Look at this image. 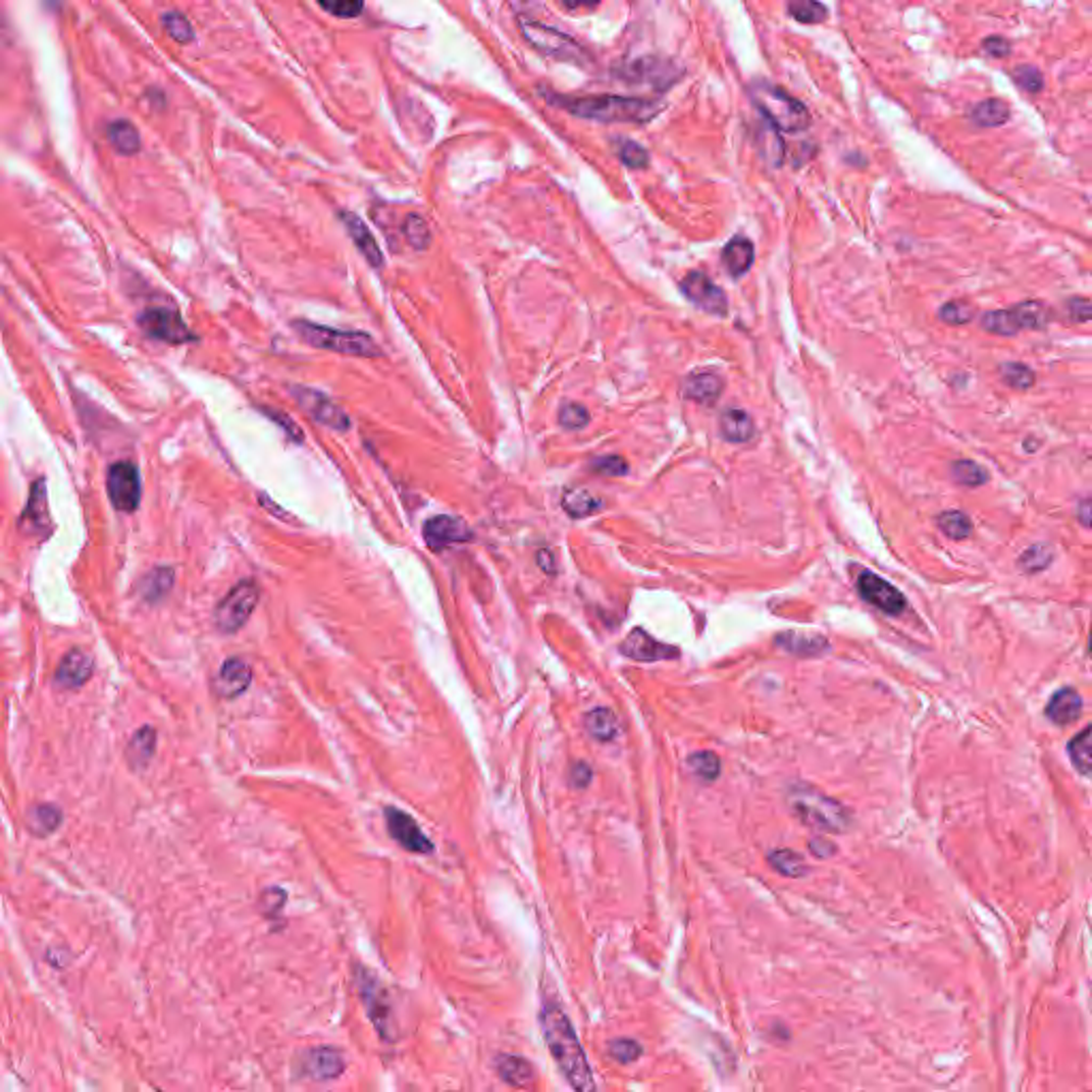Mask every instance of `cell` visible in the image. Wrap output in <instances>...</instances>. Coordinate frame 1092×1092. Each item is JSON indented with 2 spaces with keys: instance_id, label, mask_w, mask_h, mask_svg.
Segmentation results:
<instances>
[{
  "instance_id": "19",
  "label": "cell",
  "mask_w": 1092,
  "mask_h": 1092,
  "mask_svg": "<svg viewBox=\"0 0 1092 1092\" xmlns=\"http://www.w3.org/2000/svg\"><path fill=\"white\" fill-rule=\"evenodd\" d=\"M723 387H726V383L715 372H692L681 383V395L685 399L701 403V406H713V403L719 401Z\"/></svg>"
},
{
  "instance_id": "7",
  "label": "cell",
  "mask_w": 1092,
  "mask_h": 1092,
  "mask_svg": "<svg viewBox=\"0 0 1092 1092\" xmlns=\"http://www.w3.org/2000/svg\"><path fill=\"white\" fill-rule=\"evenodd\" d=\"M519 26L525 41L532 47H536L540 54L557 60H566V63H583L585 60V49L566 32L555 30L546 26V24L532 22V20H521Z\"/></svg>"
},
{
  "instance_id": "29",
  "label": "cell",
  "mask_w": 1092,
  "mask_h": 1092,
  "mask_svg": "<svg viewBox=\"0 0 1092 1092\" xmlns=\"http://www.w3.org/2000/svg\"><path fill=\"white\" fill-rule=\"evenodd\" d=\"M156 752V730L152 726H143L132 734V739L127 747V759L130 768L143 770Z\"/></svg>"
},
{
  "instance_id": "22",
  "label": "cell",
  "mask_w": 1092,
  "mask_h": 1092,
  "mask_svg": "<svg viewBox=\"0 0 1092 1092\" xmlns=\"http://www.w3.org/2000/svg\"><path fill=\"white\" fill-rule=\"evenodd\" d=\"M339 218H341V225H343V229H346L350 239L354 241V245H357V250L363 254V259L376 269L383 267L385 265V254H383V250H380L374 233L367 229L363 220L352 212H339Z\"/></svg>"
},
{
  "instance_id": "45",
  "label": "cell",
  "mask_w": 1092,
  "mask_h": 1092,
  "mask_svg": "<svg viewBox=\"0 0 1092 1092\" xmlns=\"http://www.w3.org/2000/svg\"><path fill=\"white\" fill-rule=\"evenodd\" d=\"M655 65H657V63H655L653 58H643V60H638V63H634V65H630V67H625V71H621L619 76L625 78V79H630V81H651V83H657V78H655V76H666L668 69H661V67H655Z\"/></svg>"
},
{
  "instance_id": "15",
  "label": "cell",
  "mask_w": 1092,
  "mask_h": 1092,
  "mask_svg": "<svg viewBox=\"0 0 1092 1092\" xmlns=\"http://www.w3.org/2000/svg\"><path fill=\"white\" fill-rule=\"evenodd\" d=\"M385 819H387L389 834L406 852H412V854H432L434 852V843L429 841V837L421 830V826L416 824L414 817L408 815L406 811H399V808H395V806H387L385 808Z\"/></svg>"
},
{
  "instance_id": "42",
  "label": "cell",
  "mask_w": 1092,
  "mask_h": 1092,
  "mask_svg": "<svg viewBox=\"0 0 1092 1092\" xmlns=\"http://www.w3.org/2000/svg\"><path fill=\"white\" fill-rule=\"evenodd\" d=\"M1054 559V550L1048 545H1035L1026 548L1024 553L1017 559V568L1028 572V574H1037L1041 570H1046Z\"/></svg>"
},
{
  "instance_id": "62",
  "label": "cell",
  "mask_w": 1092,
  "mask_h": 1092,
  "mask_svg": "<svg viewBox=\"0 0 1092 1092\" xmlns=\"http://www.w3.org/2000/svg\"><path fill=\"white\" fill-rule=\"evenodd\" d=\"M1088 510H1090V504H1088V499H1084V501H1082V510H1079V512H1082V523H1084V525L1090 523V514H1088Z\"/></svg>"
},
{
  "instance_id": "26",
  "label": "cell",
  "mask_w": 1092,
  "mask_h": 1092,
  "mask_svg": "<svg viewBox=\"0 0 1092 1092\" xmlns=\"http://www.w3.org/2000/svg\"><path fill=\"white\" fill-rule=\"evenodd\" d=\"M561 506H563V510H566L568 517L587 519V517H592V514L602 510L604 501L599 499L598 495H594L592 491L581 489V487H572V489L566 491V494H563Z\"/></svg>"
},
{
  "instance_id": "39",
  "label": "cell",
  "mask_w": 1092,
  "mask_h": 1092,
  "mask_svg": "<svg viewBox=\"0 0 1092 1092\" xmlns=\"http://www.w3.org/2000/svg\"><path fill=\"white\" fill-rule=\"evenodd\" d=\"M952 478L964 487H979V485H986L990 476L986 468H981L979 463L971 459H961L952 463Z\"/></svg>"
},
{
  "instance_id": "1",
  "label": "cell",
  "mask_w": 1092,
  "mask_h": 1092,
  "mask_svg": "<svg viewBox=\"0 0 1092 1092\" xmlns=\"http://www.w3.org/2000/svg\"><path fill=\"white\" fill-rule=\"evenodd\" d=\"M538 1020L550 1057H553L555 1065L559 1066L561 1075L566 1077V1082L576 1092H596L598 1086L594 1069L587 1061V1054L566 1012L557 1003H545Z\"/></svg>"
},
{
  "instance_id": "33",
  "label": "cell",
  "mask_w": 1092,
  "mask_h": 1092,
  "mask_svg": "<svg viewBox=\"0 0 1092 1092\" xmlns=\"http://www.w3.org/2000/svg\"><path fill=\"white\" fill-rule=\"evenodd\" d=\"M107 134H109V141H112V145L116 147L120 154L132 156V154L139 152V147H141L139 132H137V129L130 125V122H127V120L112 122V125H109V129H107Z\"/></svg>"
},
{
  "instance_id": "21",
  "label": "cell",
  "mask_w": 1092,
  "mask_h": 1092,
  "mask_svg": "<svg viewBox=\"0 0 1092 1092\" xmlns=\"http://www.w3.org/2000/svg\"><path fill=\"white\" fill-rule=\"evenodd\" d=\"M20 530L28 536H41L45 538L52 532V519L47 512V497H45V483L36 481L30 489L28 506L20 517Z\"/></svg>"
},
{
  "instance_id": "41",
  "label": "cell",
  "mask_w": 1092,
  "mask_h": 1092,
  "mask_svg": "<svg viewBox=\"0 0 1092 1092\" xmlns=\"http://www.w3.org/2000/svg\"><path fill=\"white\" fill-rule=\"evenodd\" d=\"M937 523L941 527V532L950 536V538H954V540H964V538L971 536V532H973L971 521H968L966 514L961 512V510H948V512L939 514Z\"/></svg>"
},
{
  "instance_id": "20",
  "label": "cell",
  "mask_w": 1092,
  "mask_h": 1092,
  "mask_svg": "<svg viewBox=\"0 0 1092 1092\" xmlns=\"http://www.w3.org/2000/svg\"><path fill=\"white\" fill-rule=\"evenodd\" d=\"M252 683V668L239 657H229L214 679V690L220 698H237Z\"/></svg>"
},
{
  "instance_id": "18",
  "label": "cell",
  "mask_w": 1092,
  "mask_h": 1092,
  "mask_svg": "<svg viewBox=\"0 0 1092 1092\" xmlns=\"http://www.w3.org/2000/svg\"><path fill=\"white\" fill-rule=\"evenodd\" d=\"M94 659L81 649H71L56 668V685L63 690H79V687L92 677Z\"/></svg>"
},
{
  "instance_id": "35",
  "label": "cell",
  "mask_w": 1092,
  "mask_h": 1092,
  "mask_svg": "<svg viewBox=\"0 0 1092 1092\" xmlns=\"http://www.w3.org/2000/svg\"><path fill=\"white\" fill-rule=\"evenodd\" d=\"M171 587H174V570L156 568L139 583V594L147 602H158V599L169 594Z\"/></svg>"
},
{
  "instance_id": "8",
  "label": "cell",
  "mask_w": 1092,
  "mask_h": 1092,
  "mask_svg": "<svg viewBox=\"0 0 1092 1092\" xmlns=\"http://www.w3.org/2000/svg\"><path fill=\"white\" fill-rule=\"evenodd\" d=\"M357 988H359L361 1001L365 1005L367 1017H370L372 1024L376 1026L378 1035L383 1037L385 1041L395 1039V1026H392L390 1003H389L387 990L383 988V984H380V981L370 971H363V968H359Z\"/></svg>"
},
{
  "instance_id": "55",
  "label": "cell",
  "mask_w": 1092,
  "mask_h": 1092,
  "mask_svg": "<svg viewBox=\"0 0 1092 1092\" xmlns=\"http://www.w3.org/2000/svg\"><path fill=\"white\" fill-rule=\"evenodd\" d=\"M327 14H334L336 18H357L363 14V3H352V0H338V3H318Z\"/></svg>"
},
{
  "instance_id": "49",
  "label": "cell",
  "mask_w": 1092,
  "mask_h": 1092,
  "mask_svg": "<svg viewBox=\"0 0 1092 1092\" xmlns=\"http://www.w3.org/2000/svg\"><path fill=\"white\" fill-rule=\"evenodd\" d=\"M939 318L948 325H968L975 318V308L964 301H948L939 310Z\"/></svg>"
},
{
  "instance_id": "6",
  "label": "cell",
  "mask_w": 1092,
  "mask_h": 1092,
  "mask_svg": "<svg viewBox=\"0 0 1092 1092\" xmlns=\"http://www.w3.org/2000/svg\"><path fill=\"white\" fill-rule=\"evenodd\" d=\"M259 598H261L259 585L254 581L237 583L216 606L214 612L216 628L223 634L239 632L252 617L256 604H259Z\"/></svg>"
},
{
  "instance_id": "28",
  "label": "cell",
  "mask_w": 1092,
  "mask_h": 1092,
  "mask_svg": "<svg viewBox=\"0 0 1092 1092\" xmlns=\"http://www.w3.org/2000/svg\"><path fill=\"white\" fill-rule=\"evenodd\" d=\"M495 1069L497 1075L504 1079L508 1086L514 1088H525L534 1082V1066L530 1061H525L523 1057H512V1054H504V1057H499L495 1063Z\"/></svg>"
},
{
  "instance_id": "40",
  "label": "cell",
  "mask_w": 1092,
  "mask_h": 1092,
  "mask_svg": "<svg viewBox=\"0 0 1092 1092\" xmlns=\"http://www.w3.org/2000/svg\"><path fill=\"white\" fill-rule=\"evenodd\" d=\"M981 329L988 331V334H995V336L1020 334V329H1017V323H1015L1012 310L986 312L984 316H981Z\"/></svg>"
},
{
  "instance_id": "34",
  "label": "cell",
  "mask_w": 1092,
  "mask_h": 1092,
  "mask_svg": "<svg viewBox=\"0 0 1092 1092\" xmlns=\"http://www.w3.org/2000/svg\"><path fill=\"white\" fill-rule=\"evenodd\" d=\"M60 821H63V813L56 805H36L28 811V828L36 837H47V834L56 832Z\"/></svg>"
},
{
  "instance_id": "3",
  "label": "cell",
  "mask_w": 1092,
  "mask_h": 1092,
  "mask_svg": "<svg viewBox=\"0 0 1092 1092\" xmlns=\"http://www.w3.org/2000/svg\"><path fill=\"white\" fill-rule=\"evenodd\" d=\"M788 805L792 813L803 824L824 830V832H845L852 826V815L841 803L832 801L830 796L819 792L811 785L796 783L788 790Z\"/></svg>"
},
{
  "instance_id": "56",
  "label": "cell",
  "mask_w": 1092,
  "mask_h": 1092,
  "mask_svg": "<svg viewBox=\"0 0 1092 1092\" xmlns=\"http://www.w3.org/2000/svg\"><path fill=\"white\" fill-rule=\"evenodd\" d=\"M263 414H267L269 419L276 421L282 429H285L286 436H288L292 442H297V444H301V442H303L301 429H299L297 425H294V421L290 419L288 414H285V412H276V410H272V408H263Z\"/></svg>"
},
{
  "instance_id": "13",
  "label": "cell",
  "mask_w": 1092,
  "mask_h": 1092,
  "mask_svg": "<svg viewBox=\"0 0 1092 1092\" xmlns=\"http://www.w3.org/2000/svg\"><path fill=\"white\" fill-rule=\"evenodd\" d=\"M681 290L687 299H690L696 308H701L706 314L713 316H726L728 314V297L713 280L704 272H692L681 280Z\"/></svg>"
},
{
  "instance_id": "9",
  "label": "cell",
  "mask_w": 1092,
  "mask_h": 1092,
  "mask_svg": "<svg viewBox=\"0 0 1092 1092\" xmlns=\"http://www.w3.org/2000/svg\"><path fill=\"white\" fill-rule=\"evenodd\" d=\"M346 1069V1061L338 1048L318 1046L303 1050L294 1059V1075L299 1079H310V1082H331Z\"/></svg>"
},
{
  "instance_id": "16",
  "label": "cell",
  "mask_w": 1092,
  "mask_h": 1092,
  "mask_svg": "<svg viewBox=\"0 0 1092 1092\" xmlns=\"http://www.w3.org/2000/svg\"><path fill=\"white\" fill-rule=\"evenodd\" d=\"M858 592H860L868 604H873L881 612H886V615H901L907 606L905 596L899 589L873 572H860V576H858Z\"/></svg>"
},
{
  "instance_id": "12",
  "label": "cell",
  "mask_w": 1092,
  "mask_h": 1092,
  "mask_svg": "<svg viewBox=\"0 0 1092 1092\" xmlns=\"http://www.w3.org/2000/svg\"><path fill=\"white\" fill-rule=\"evenodd\" d=\"M137 323L147 336L167 343H186L194 339L183 318L171 308H147L139 314Z\"/></svg>"
},
{
  "instance_id": "31",
  "label": "cell",
  "mask_w": 1092,
  "mask_h": 1092,
  "mask_svg": "<svg viewBox=\"0 0 1092 1092\" xmlns=\"http://www.w3.org/2000/svg\"><path fill=\"white\" fill-rule=\"evenodd\" d=\"M1012 112H1010V105L1001 101V98H986V101L977 103L971 112H968V118H971L977 127H1003L1005 122L1010 120Z\"/></svg>"
},
{
  "instance_id": "54",
  "label": "cell",
  "mask_w": 1092,
  "mask_h": 1092,
  "mask_svg": "<svg viewBox=\"0 0 1092 1092\" xmlns=\"http://www.w3.org/2000/svg\"><path fill=\"white\" fill-rule=\"evenodd\" d=\"M285 903H286V892L280 890V888H269L263 892V913L267 917H276L282 910H285Z\"/></svg>"
},
{
  "instance_id": "43",
  "label": "cell",
  "mask_w": 1092,
  "mask_h": 1092,
  "mask_svg": "<svg viewBox=\"0 0 1092 1092\" xmlns=\"http://www.w3.org/2000/svg\"><path fill=\"white\" fill-rule=\"evenodd\" d=\"M1001 378L1005 385L1015 390H1026L1035 385V372L1024 363H1003Z\"/></svg>"
},
{
  "instance_id": "47",
  "label": "cell",
  "mask_w": 1092,
  "mask_h": 1092,
  "mask_svg": "<svg viewBox=\"0 0 1092 1092\" xmlns=\"http://www.w3.org/2000/svg\"><path fill=\"white\" fill-rule=\"evenodd\" d=\"M690 768L704 781H715L721 772V762L713 752H701L690 755Z\"/></svg>"
},
{
  "instance_id": "17",
  "label": "cell",
  "mask_w": 1092,
  "mask_h": 1092,
  "mask_svg": "<svg viewBox=\"0 0 1092 1092\" xmlns=\"http://www.w3.org/2000/svg\"><path fill=\"white\" fill-rule=\"evenodd\" d=\"M621 653L638 661H657V659H674L679 655V649L659 643L653 636H649L645 630L636 628L623 641Z\"/></svg>"
},
{
  "instance_id": "52",
  "label": "cell",
  "mask_w": 1092,
  "mask_h": 1092,
  "mask_svg": "<svg viewBox=\"0 0 1092 1092\" xmlns=\"http://www.w3.org/2000/svg\"><path fill=\"white\" fill-rule=\"evenodd\" d=\"M1012 78L1026 92H1039L1041 88H1044V76H1041V71L1033 65L1015 67L1014 73H1012Z\"/></svg>"
},
{
  "instance_id": "36",
  "label": "cell",
  "mask_w": 1092,
  "mask_h": 1092,
  "mask_svg": "<svg viewBox=\"0 0 1092 1092\" xmlns=\"http://www.w3.org/2000/svg\"><path fill=\"white\" fill-rule=\"evenodd\" d=\"M401 231L414 250H427L432 245V229H429L427 220L419 214H406L401 223Z\"/></svg>"
},
{
  "instance_id": "44",
  "label": "cell",
  "mask_w": 1092,
  "mask_h": 1092,
  "mask_svg": "<svg viewBox=\"0 0 1092 1092\" xmlns=\"http://www.w3.org/2000/svg\"><path fill=\"white\" fill-rule=\"evenodd\" d=\"M788 14L796 22L819 24L828 18V9L821 3H815V0H796V3L788 5Z\"/></svg>"
},
{
  "instance_id": "46",
  "label": "cell",
  "mask_w": 1092,
  "mask_h": 1092,
  "mask_svg": "<svg viewBox=\"0 0 1092 1092\" xmlns=\"http://www.w3.org/2000/svg\"><path fill=\"white\" fill-rule=\"evenodd\" d=\"M617 154L621 158V163L630 169H645L649 165V152L641 143H636L632 139H619Z\"/></svg>"
},
{
  "instance_id": "50",
  "label": "cell",
  "mask_w": 1092,
  "mask_h": 1092,
  "mask_svg": "<svg viewBox=\"0 0 1092 1092\" xmlns=\"http://www.w3.org/2000/svg\"><path fill=\"white\" fill-rule=\"evenodd\" d=\"M608 1054L617 1063L628 1065V1063H634V1061L641 1059L643 1046L634 1039H612L608 1044Z\"/></svg>"
},
{
  "instance_id": "60",
  "label": "cell",
  "mask_w": 1092,
  "mask_h": 1092,
  "mask_svg": "<svg viewBox=\"0 0 1092 1092\" xmlns=\"http://www.w3.org/2000/svg\"><path fill=\"white\" fill-rule=\"evenodd\" d=\"M808 850H811V854L817 856V858H830V856H834V852H837V850H834V845L828 843L826 839H811V843H808Z\"/></svg>"
},
{
  "instance_id": "30",
  "label": "cell",
  "mask_w": 1092,
  "mask_h": 1092,
  "mask_svg": "<svg viewBox=\"0 0 1092 1092\" xmlns=\"http://www.w3.org/2000/svg\"><path fill=\"white\" fill-rule=\"evenodd\" d=\"M585 726H587V732L592 734L594 739L599 741V743H608L619 734V719L606 706H598L594 710H589L587 717H585Z\"/></svg>"
},
{
  "instance_id": "32",
  "label": "cell",
  "mask_w": 1092,
  "mask_h": 1092,
  "mask_svg": "<svg viewBox=\"0 0 1092 1092\" xmlns=\"http://www.w3.org/2000/svg\"><path fill=\"white\" fill-rule=\"evenodd\" d=\"M1014 318L1017 323V329H1030V331H1039V329H1046L1050 323V308L1046 303L1041 301H1024V303H1017L1015 308L1012 310Z\"/></svg>"
},
{
  "instance_id": "25",
  "label": "cell",
  "mask_w": 1092,
  "mask_h": 1092,
  "mask_svg": "<svg viewBox=\"0 0 1092 1092\" xmlns=\"http://www.w3.org/2000/svg\"><path fill=\"white\" fill-rule=\"evenodd\" d=\"M719 432L728 442L743 444L755 436V425L750 414L741 408H728L719 416Z\"/></svg>"
},
{
  "instance_id": "24",
  "label": "cell",
  "mask_w": 1092,
  "mask_h": 1092,
  "mask_svg": "<svg viewBox=\"0 0 1092 1092\" xmlns=\"http://www.w3.org/2000/svg\"><path fill=\"white\" fill-rule=\"evenodd\" d=\"M755 259V245L747 237H734L726 243V248L721 252V263L728 269L732 278H743L750 272Z\"/></svg>"
},
{
  "instance_id": "38",
  "label": "cell",
  "mask_w": 1092,
  "mask_h": 1092,
  "mask_svg": "<svg viewBox=\"0 0 1092 1092\" xmlns=\"http://www.w3.org/2000/svg\"><path fill=\"white\" fill-rule=\"evenodd\" d=\"M1066 752H1069V757L1073 766L1079 770V775L1088 777L1090 775V764H1092V752H1090V728H1084L1079 732L1075 739H1071L1069 747H1066Z\"/></svg>"
},
{
  "instance_id": "4",
  "label": "cell",
  "mask_w": 1092,
  "mask_h": 1092,
  "mask_svg": "<svg viewBox=\"0 0 1092 1092\" xmlns=\"http://www.w3.org/2000/svg\"><path fill=\"white\" fill-rule=\"evenodd\" d=\"M750 96L762 116L781 132H801L811 125L808 109L775 83L757 81L750 88Z\"/></svg>"
},
{
  "instance_id": "37",
  "label": "cell",
  "mask_w": 1092,
  "mask_h": 1092,
  "mask_svg": "<svg viewBox=\"0 0 1092 1092\" xmlns=\"http://www.w3.org/2000/svg\"><path fill=\"white\" fill-rule=\"evenodd\" d=\"M768 862L770 866L779 870L781 875L785 877H803L808 873V866L805 864L803 856H799L792 850H775L768 854Z\"/></svg>"
},
{
  "instance_id": "10",
  "label": "cell",
  "mask_w": 1092,
  "mask_h": 1092,
  "mask_svg": "<svg viewBox=\"0 0 1092 1092\" xmlns=\"http://www.w3.org/2000/svg\"><path fill=\"white\" fill-rule=\"evenodd\" d=\"M288 390H290V397L297 401L303 408V412L312 416L316 423H321L329 429H336V432H348L352 427L348 414L343 412L338 403L331 401L325 392L301 385H292L288 387Z\"/></svg>"
},
{
  "instance_id": "14",
  "label": "cell",
  "mask_w": 1092,
  "mask_h": 1092,
  "mask_svg": "<svg viewBox=\"0 0 1092 1092\" xmlns=\"http://www.w3.org/2000/svg\"><path fill=\"white\" fill-rule=\"evenodd\" d=\"M423 538L432 550H446L455 545H465L474 538L472 530L461 517L438 514L423 525Z\"/></svg>"
},
{
  "instance_id": "59",
  "label": "cell",
  "mask_w": 1092,
  "mask_h": 1092,
  "mask_svg": "<svg viewBox=\"0 0 1092 1092\" xmlns=\"http://www.w3.org/2000/svg\"><path fill=\"white\" fill-rule=\"evenodd\" d=\"M984 52L990 54L992 58H1005L1012 52V43L1008 39H1003V36H990V39L984 41Z\"/></svg>"
},
{
  "instance_id": "11",
  "label": "cell",
  "mask_w": 1092,
  "mask_h": 1092,
  "mask_svg": "<svg viewBox=\"0 0 1092 1092\" xmlns=\"http://www.w3.org/2000/svg\"><path fill=\"white\" fill-rule=\"evenodd\" d=\"M107 494L114 508L122 512H134L141 501V478L137 465L130 461H118L107 472Z\"/></svg>"
},
{
  "instance_id": "53",
  "label": "cell",
  "mask_w": 1092,
  "mask_h": 1092,
  "mask_svg": "<svg viewBox=\"0 0 1092 1092\" xmlns=\"http://www.w3.org/2000/svg\"><path fill=\"white\" fill-rule=\"evenodd\" d=\"M592 470L598 474H604V476H625L628 474V461L619 455H608V457H598L592 461Z\"/></svg>"
},
{
  "instance_id": "48",
  "label": "cell",
  "mask_w": 1092,
  "mask_h": 1092,
  "mask_svg": "<svg viewBox=\"0 0 1092 1092\" xmlns=\"http://www.w3.org/2000/svg\"><path fill=\"white\" fill-rule=\"evenodd\" d=\"M163 26L171 39H176L178 43H190L194 39L192 24L182 14H178V11H171V14L163 16Z\"/></svg>"
},
{
  "instance_id": "57",
  "label": "cell",
  "mask_w": 1092,
  "mask_h": 1092,
  "mask_svg": "<svg viewBox=\"0 0 1092 1092\" xmlns=\"http://www.w3.org/2000/svg\"><path fill=\"white\" fill-rule=\"evenodd\" d=\"M1066 314L1073 323L1077 325H1086L1090 323V316H1092V308H1090V299L1086 297H1075L1066 301Z\"/></svg>"
},
{
  "instance_id": "23",
  "label": "cell",
  "mask_w": 1092,
  "mask_h": 1092,
  "mask_svg": "<svg viewBox=\"0 0 1092 1092\" xmlns=\"http://www.w3.org/2000/svg\"><path fill=\"white\" fill-rule=\"evenodd\" d=\"M1082 696H1079L1071 687H1065V690L1057 692L1052 696V701L1048 702L1046 708V715L1050 721L1059 723V726H1071L1073 721L1079 719L1082 715Z\"/></svg>"
},
{
  "instance_id": "51",
  "label": "cell",
  "mask_w": 1092,
  "mask_h": 1092,
  "mask_svg": "<svg viewBox=\"0 0 1092 1092\" xmlns=\"http://www.w3.org/2000/svg\"><path fill=\"white\" fill-rule=\"evenodd\" d=\"M589 421H592V416H589L587 408L581 406V403H566L559 410V425L572 429V432H579V429L587 427Z\"/></svg>"
},
{
  "instance_id": "2",
  "label": "cell",
  "mask_w": 1092,
  "mask_h": 1092,
  "mask_svg": "<svg viewBox=\"0 0 1092 1092\" xmlns=\"http://www.w3.org/2000/svg\"><path fill=\"white\" fill-rule=\"evenodd\" d=\"M546 98L555 107L576 118L606 122V125H645V122L653 120L661 112V105L657 101L619 94H546Z\"/></svg>"
},
{
  "instance_id": "5",
  "label": "cell",
  "mask_w": 1092,
  "mask_h": 1092,
  "mask_svg": "<svg viewBox=\"0 0 1092 1092\" xmlns=\"http://www.w3.org/2000/svg\"><path fill=\"white\" fill-rule=\"evenodd\" d=\"M292 329L310 343V346L331 350L338 354H350V357H365L374 359L383 354L376 346L372 336L363 334V331H339L329 329L323 325H316L310 321H294Z\"/></svg>"
},
{
  "instance_id": "58",
  "label": "cell",
  "mask_w": 1092,
  "mask_h": 1092,
  "mask_svg": "<svg viewBox=\"0 0 1092 1092\" xmlns=\"http://www.w3.org/2000/svg\"><path fill=\"white\" fill-rule=\"evenodd\" d=\"M592 775H594L592 766L585 764V762H574L572 768H570V781H572L574 788H579V790L587 788V785L592 783Z\"/></svg>"
},
{
  "instance_id": "61",
  "label": "cell",
  "mask_w": 1092,
  "mask_h": 1092,
  "mask_svg": "<svg viewBox=\"0 0 1092 1092\" xmlns=\"http://www.w3.org/2000/svg\"><path fill=\"white\" fill-rule=\"evenodd\" d=\"M536 561H538V566L543 568V572H546L548 576H553V574H555V555H550L546 548L538 550Z\"/></svg>"
},
{
  "instance_id": "27",
  "label": "cell",
  "mask_w": 1092,
  "mask_h": 1092,
  "mask_svg": "<svg viewBox=\"0 0 1092 1092\" xmlns=\"http://www.w3.org/2000/svg\"><path fill=\"white\" fill-rule=\"evenodd\" d=\"M777 647L785 649V651H790L794 655H803V657H815L819 653L828 651V643L826 638L821 636H813V634H801V632H785L777 636Z\"/></svg>"
}]
</instances>
